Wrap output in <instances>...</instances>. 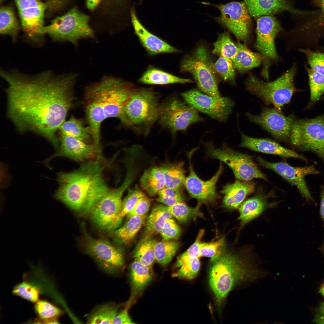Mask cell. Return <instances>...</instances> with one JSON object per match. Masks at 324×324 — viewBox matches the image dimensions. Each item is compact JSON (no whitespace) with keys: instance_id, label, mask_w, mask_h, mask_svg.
<instances>
[{"instance_id":"8fae6325","label":"cell","mask_w":324,"mask_h":324,"mask_svg":"<svg viewBox=\"0 0 324 324\" xmlns=\"http://www.w3.org/2000/svg\"><path fill=\"white\" fill-rule=\"evenodd\" d=\"M208 155L226 164L232 170L236 178L249 181L255 178L267 180L266 176L255 163L252 157L236 151L223 144L215 147L211 142L204 143Z\"/></svg>"},{"instance_id":"7c38bea8","label":"cell","mask_w":324,"mask_h":324,"mask_svg":"<svg viewBox=\"0 0 324 324\" xmlns=\"http://www.w3.org/2000/svg\"><path fill=\"white\" fill-rule=\"evenodd\" d=\"M158 119L174 136L178 131H185L192 124L204 120L196 109L175 96L160 104Z\"/></svg>"},{"instance_id":"6f0895ef","label":"cell","mask_w":324,"mask_h":324,"mask_svg":"<svg viewBox=\"0 0 324 324\" xmlns=\"http://www.w3.org/2000/svg\"><path fill=\"white\" fill-rule=\"evenodd\" d=\"M320 213L322 219L324 222V185L320 186Z\"/></svg>"},{"instance_id":"d4e9b609","label":"cell","mask_w":324,"mask_h":324,"mask_svg":"<svg viewBox=\"0 0 324 324\" xmlns=\"http://www.w3.org/2000/svg\"><path fill=\"white\" fill-rule=\"evenodd\" d=\"M255 185L256 183L253 182L238 180L226 184L220 191L224 195V206L232 209L237 208L247 196L254 192Z\"/></svg>"},{"instance_id":"7a4b0ae2","label":"cell","mask_w":324,"mask_h":324,"mask_svg":"<svg viewBox=\"0 0 324 324\" xmlns=\"http://www.w3.org/2000/svg\"><path fill=\"white\" fill-rule=\"evenodd\" d=\"M101 158L84 161L71 172L58 173L59 186L54 198L74 211L89 213L109 189L103 174L106 166L101 163Z\"/></svg>"},{"instance_id":"277c9868","label":"cell","mask_w":324,"mask_h":324,"mask_svg":"<svg viewBox=\"0 0 324 324\" xmlns=\"http://www.w3.org/2000/svg\"><path fill=\"white\" fill-rule=\"evenodd\" d=\"M135 88L131 84L122 80L104 77L100 81L86 88V99L93 100L99 103L104 110L106 118H116L126 125L124 107Z\"/></svg>"},{"instance_id":"f546056e","label":"cell","mask_w":324,"mask_h":324,"mask_svg":"<svg viewBox=\"0 0 324 324\" xmlns=\"http://www.w3.org/2000/svg\"><path fill=\"white\" fill-rule=\"evenodd\" d=\"M268 206L266 197L257 194L245 201L239 209L238 219L244 226L258 217Z\"/></svg>"},{"instance_id":"ee69618b","label":"cell","mask_w":324,"mask_h":324,"mask_svg":"<svg viewBox=\"0 0 324 324\" xmlns=\"http://www.w3.org/2000/svg\"><path fill=\"white\" fill-rule=\"evenodd\" d=\"M144 196L137 185L133 188L128 189L127 195L122 201L121 209L118 218V226L121 224L122 218L131 211L138 200Z\"/></svg>"},{"instance_id":"60d3db41","label":"cell","mask_w":324,"mask_h":324,"mask_svg":"<svg viewBox=\"0 0 324 324\" xmlns=\"http://www.w3.org/2000/svg\"><path fill=\"white\" fill-rule=\"evenodd\" d=\"M212 52L219 56L232 60L236 55L238 47L231 40L229 33L224 32L219 34L217 40L213 44Z\"/></svg>"},{"instance_id":"ac0fdd59","label":"cell","mask_w":324,"mask_h":324,"mask_svg":"<svg viewBox=\"0 0 324 324\" xmlns=\"http://www.w3.org/2000/svg\"><path fill=\"white\" fill-rule=\"evenodd\" d=\"M18 11L22 28L28 39L36 41L43 36L44 16L46 4L39 0H14Z\"/></svg>"},{"instance_id":"f6af8a7d","label":"cell","mask_w":324,"mask_h":324,"mask_svg":"<svg viewBox=\"0 0 324 324\" xmlns=\"http://www.w3.org/2000/svg\"><path fill=\"white\" fill-rule=\"evenodd\" d=\"M41 292L39 287L26 281L17 284L12 290L15 295L33 303L39 300Z\"/></svg>"},{"instance_id":"6da1fadb","label":"cell","mask_w":324,"mask_h":324,"mask_svg":"<svg viewBox=\"0 0 324 324\" xmlns=\"http://www.w3.org/2000/svg\"><path fill=\"white\" fill-rule=\"evenodd\" d=\"M0 74L8 84V115L18 129L40 134L58 149L56 133L72 106L76 75L47 70L30 75L3 70Z\"/></svg>"},{"instance_id":"3957f363","label":"cell","mask_w":324,"mask_h":324,"mask_svg":"<svg viewBox=\"0 0 324 324\" xmlns=\"http://www.w3.org/2000/svg\"><path fill=\"white\" fill-rule=\"evenodd\" d=\"M210 262L208 283L219 308L236 285L254 281L266 274L248 253L240 254L220 250Z\"/></svg>"},{"instance_id":"52a82bcc","label":"cell","mask_w":324,"mask_h":324,"mask_svg":"<svg viewBox=\"0 0 324 324\" xmlns=\"http://www.w3.org/2000/svg\"><path fill=\"white\" fill-rule=\"evenodd\" d=\"M89 20L88 16L74 7L44 26L43 32L53 41H67L76 45L80 39L94 37L93 31L88 24Z\"/></svg>"},{"instance_id":"484cf974","label":"cell","mask_w":324,"mask_h":324,"mask_svg":"<svg viewBox=\"0 0 324 324\" xmlns=\"http://www.w3.org/2000/svg\"><path fill=\"white\" fill-rule=\"evenodd\" d=\"M86 110L94 144L101 151L100 145V127L106 118L104 110L100 104L92 100L86 99Z\"/></svg>"},{"instance_id":"7402d4cb","label":"cell","mask_w":324,"mask_h":324,"mask_svg":"<svg viewBox=\"0 0 324 324\" xmlns=\"http://www.w3.org/2000/svg\"><path fill=\"white\" fill-rule=\"evenodd\" d=\"M130 14L134 32L149 55L178 52L177 49L147 30L138 20L134 8L130 9Z\"/></svg>"},{"instance_id":"d590c367","label":"cell","mask_w":324,"mask_h":324,"mask_svg":"<svg viewBox=\"0 0 324 324\" xmlns=\"http://www.w3.org/2000/svg\"><path fill=\"white\" fill-rule=\"evenodd\" d=\"M156 242L152 236L146 235L135 249L133 254L135 260L144 266L151 267L155 260L154 246Z\"/></svg>"},{"instance_id":"ba28073f","label":"cell","mask_w":324,"mask_h":324,"mask_svg":"<svg viewBox=\"0 0 324 324\" xmlns=\"http://www.w3.org/2000/svg\"><path fill=\"white\" fill-rule=\"evenodd\" d=\"M289 142L300 150L314 153L324 162V115L311 118H296Z\"/></svg>"},{"instance_id":"94428289","label":"cell","mask_w":324,"mask_h":324,"mask_svg":"<svg viewBox=\"0 0 324 324\" xmlns=\"http://www.w3.org/2000/svg\"><path fill=\"white\" fill-rule=\"evenodd\" d=\"M320 4L322 14V17L323 19L322 22L324 23V0H318Z\"/></svg>"},{"instance_id":"6125c7cd","label":"cell","mask_w":324,"mask_h":324,"mask_svg":"<svg viewBox=\"0 0 324 324\" xmlns=\"http://www.w3.org/2000/svg\"><path fill=\"white\" fill-rule=\"evenodd\" d=\"M319 292L321 294L324 298V284L319 290Z\"/></svg>"},{"instance_id":"44dd1931","label":"cell","mask_w":324,"mask_h":324,"mask_svg":"<svg viewBox=\"0 0 324 324\" xmlns=\"http://www.w3.org/2000/svg\"><path fill=\"white\" fill-rule=\"evenodd\" d=\"M60 136V144L58 151L44 161L46 164L52 159L59 157L84 162L101 156V151L99 150L94 144H87L86 142L70 136Z\"/></svg>"},{"instance_id":"ab89813d","label":"cell","mask_w":324,"mask_h":324,"mask_svg":"<svg viewBox=\"0 0 324 324\" xmlns=\"http://www.w3.org/2000/svg\"><path fill=\"white\" fill-rule=\"evenodd\" d=\"M118 307L107 303L97 307L89 315L87 320L89 324H112L118 313Z\"/></svg>"},{"instance_id":"be15d7a7","label":"cell","mask_w":324,"mask_h":324,"mask_svg":"<svg viewBox=\"0 0 324 324\" xmlns=\"http://www.w3.org/2000/svg\"><path fill=\"white\" fill-rule=\"evenodd\" d=\"M322 250H323V252L324 253V244L323 246Z\"/></svg>"},{"instance_id":"f5cc1de1","label":"cell","mask_w":324,"mask_h":324,"mask_svg":"<svg viewBox=\"0 0 324 324\" xmlns=\"http://www.w3.org/2000/svg\"><path fill=\"white\" fill-rule=\"evenodd\" d=\"M150 204V199L145 195L141 197L137 201L131 211L127 215L128 217L146 215Z\"/></svg>"},{"instance_id":"681fc988","label":"cell","mask_w":324,"mask_h":324,"mask_svg":"<svg viewBox=\"0 0 324 324\" xmlns=\"http://www.w3.org/2000/svg\"><path fill=\"white\" fill-rule=\"evenodd\" d=\"M157 201L167 206H170L182 201L183 197L179 189L165 187L159 191L157 194Z\"/></svg>"},{"instance_id":"603a6c76","label":"cell","mask_w":324,"mask_h":324,"mask_svg":"<svg viewBox=\"0 0 324 324\" xmlns=\"http://www.w3.org/2000/svg\"><path fill=\"white\" fill-rule=\"evenodd\" d=\"M242 141L239 147L262 153L278 155L286 158L299 159L305 161L308 160L303 155L292 150L286 148L278 143L267 138H258L248 136L240 132Z\"/></svg>"},{"instance_id":"5bb4252c","label":"cell","mask_w":324,"mask_h":324,"mask_svg":"<svg viewBox=\"0 0 324 324\" xmlns=\"http://www.w3.org/2000/svg\"><path fill=\"white\" fill-rule=\"evenodd\" d=\"M184 101L212 118L225 122L232 112L235 104L230 98L209 95L195 88L180 94Z\"/></svg>"},{"instance_id":"74e56055","label":"cell","mask_w":324,"mask_h":324,"mask_svg":"<svg viewBox=\"0 0 324 324\" xmlns=\"http://www.w3.org/2000/svg\"><path fill=\"white\" fill-rule=\"evenodd\" d=\"M176 266L179 268L173 276L190 280L194 278L200 268L199 258L190 256L182 254L178 258Z\"/></svg>"},{"instance_id":"11a10c76","label":"cell","mask_w":324,"mask_h":324,"mask_svg":"<svg viewBox=\"0 0 324 324\" xmlns=\"http://www.w3.org/2000/svg\"><path fill=\"white\" fill-rule=\"evenodd\" d=\"M129 316L128 309L125 308L118 313L114 320L112 324H134Z\"/></svg>"},{"instance_id":"e575fe53","label":"cell","mask_w":324,"mask_h":324,"mask_svg":"<svg viewBox=\"0 0 324 324\" xmlns=\"http://www.w3.org/2000/svg\"><path fill=\"white\" fill-rule=\"evenodd\" d=\"M20 29L19 23L12 7L2 6L0 10V33L3 35L10 37L15 42Z\"/></svg>"},{"instance_id":"d6986e66","label":"cell","mask_w":324,"mask_h":324,"mask_svg":"<svg viewBox=\"0 0 324 324\" xmlns=\"http://www.w3.org/2000/svg\"><path fill=\"white\" fill-rule=\"evenodd\" d=\"M256 159L259 165L273 170L291 184L296 186L307 201L314 202L305 180V177L307 175L320 173L314 165L296 167L284 162H270L260 156Z\"/></svg>"},{"instance_id":"91938a15","label":"cell","mask_w":324,"mask_h":324,"mask_svg":"<svg viewBox=\"0 0 324 324\" xmlns=\"http://www.w3.org/2000/svg\"><path fill=\"white\" fill-rule=\"evenodd\" d=\"M66 0H48L49 4L52 8L60 7Z\"/></svg>"},{"instance_id":"e0dca14e","label":"cell","mask_w":324,"mask_h":324,"mask_svg":"<svg viewBox=\"0 0 324 324\" xmlns=\"http://www.w3.org/2000/svg\"><path fill=\"white\" fill-rule=\"evenodd\" d=\"M246 115L251 122L259 125L275 139L289 142L293 124L296 118L293 114L285 116L275 107H264L259 115L247 112Z\"/></svg>"},{"instance_id":"f907efd6","label":"cell","mask_w":324,"mask_h":324,"mask_svg":"<svg viewBox=\"0 0 324 324\" xmlns=\"http://www.w3.org/2000/svg\"><path fill=\"white\" fill-rule=\"evenodd\" d=\"M181 230L175 220L171 218L165 222L160 232L162 240L176 239L179 237Z\"/></svg>"},{"instance_id":"4316f807","label":"cell","mask_w":324,"mask_h":324,"mask_svg":"<svg viewBox=\"0 0 324 324\" xmlns=\"http://www.w3.org/2000/svg\"><path fill=\"white\" fill-rule=\"evenodd\" d=\"M130 276L131 296L134 298L142 292L153 276L151 267L144 266L135 260L130 266Z\"/></svg>"},{"instance_id":"e7e4bbea","label":"cell","mask_w":324,"mask_h":324,"mask_svg":"<svg viewBox=\"0 0 324 324\" xmlns=\"http://www.w3.org/2000/svg\"><path fill=\"white\" fill-rule=\"evenodd\" d=\"M323 39V40H324V36H323V39ZM324 49V48H323V49Z\"/></svg>"},{"instance_id":"7bdbcfd3","label":"cell","mask_w":324,"mask_h":324,"mask_svg":"<svg viewBox=\"0 0 324 324\" xmlns=\"http://www.w3.org/2000/svg\"><path fill=\"white\" fill-rule=\"evenodd\" d=\"M178 247L177 242L170 240L156 242L154 246L155 260L162 266H166L173 258Z\"/></svg>"},{"instance_id":"816d5d0a","label":"cell","mask_w":324,"mask_h":324,"mask_svg":"<svg viewBox=\"0 0 324 324\" xmlns=\"http://www.w3.org/2000/svg\"><path fill=\"white\" fill-rule=\"evenodd\" d=\"M225 243L224 238L209 242H202L200 250V257L212 258L215 256L223 247Z\"/></svg>"},{"instance_id":"b9f144b4","label":"cell","mask_w":324,"mask_h":324,"mask_svg":"<svg viewBox=\"0 0 324 324\" xmlns=\"http://www.w3.org/2000/svg\"><path fill=\"white\" fill-rule=\"evenodd\" d=\"M200 202L196 206L193 208L182 201L168 206V208L172 217L175 218L179 223H182L197 217H203V214L200 210Z\"/></svg>"},{"instance_id":"8992f818","label":"cell","mask_w":324,"mask_h":324,"mask_svg":"<svg viewBox=\"0 0 324 324\" xmlns=\"http://www.w3.org/2000/svg\"><path fill=\"white\" fill-rule=\"evenodd\" d=\"M158 94L151 89L135 88L124 107L126 125L147 132L158 119Z\"/></svg>"},{"instance_id":"9c48e42d","label":"cell","mask_w":324,"mask_h":324,"mask_svg":"<svg viewBox=\"0 0 324 324\" xmlns=\"http://www.w3.org/2000/svg\"><path fill=\"white\" fill-rule=\"evenodd\" d=\"M213 63L206 48L201 45L192 55L183 59L180 68L181 71L188 72L192 75L200 91L211 96L219 97L220 95Z\"/></svg>"},{"instance_id":"d6a6232c","label":"cell","mask_w":324,"mask_h":324,"mask_svg":"<svg viewBox=\"0 0 324 324\" xmlns=\"http://www.w3.org/2000/svg\"><path fill=\"white\" fill-rule=\"evenodd\" d=\"M147 218L146 215L128 218V220L124 224L114 231V234L116 241L121 244L129 243L145 223Z\"/></svg>"},{"instance_id":"9a60e30c","label":"cell","mask_w":324,"mask_h":324,"mask_svg":"<svg viewBox=\"0 0 324 324\" xmlns=\"http://www.w3.org/2000/svg\"><path fill=\"white\" fill-rule=\"evenodd\" d=\"M220 15L215 19L232 33L239 41L246 42L250 34V15L244 2L214 5Z\"/></svg>"},{"instance_id":"2e32d148","label":"cell","mask_w":324,"mask_h":324,"mask_svg":"<svg viewBox=\"0 0 324 324\" xmlns=\"http://www.w3.org/2000/svg\"><path fill=\"white\" fill-rule=\"evenodd\" d=\"M83 228L86 253L104 271L110 274L116 273L124 264L122 252L108 241L92 237Z\"/></svg>"},{"instance_id":"9f6ffc18","label":"cell","mask_w":324,"mask_h":324,"mask_svg":"<svg viewBox=\"0 0 324 324\" xmlns=\"http://www.w3.org/2000/svg\"><path fill=\"white\" fill-rule=\"evenodd\" d=\"M314 322L317 324H324V302L321 303Z\"/></svg>"},{"instance_id":"836d02e7","label":"cell","mask_w":324,"mask_h":324,"mask_svg":"<svg viewBox=\"0 0 324 324\" xmlns=\"http://www.w3.org/2000/svg\"><path fill=\"white\" fill-rule=\"evenodd\" d=\"M172 217L168 206L162 205L155 206L147 218L145 227L146 235L158 234L166 221Z\"/></svg>"},{"instance_id":"4dcf8cb0","label":"cell","mask_w":324,"mask_h":324,"mask_svg":"<svg viewBox=\"0 0 324 324\" xmlns=\"http://www.w3.org/2000/svg\"><path fill=\"white\" fill-rule=\"evenodd\" d=\"M142 188L150 196H154L165 187L163 173L160 168L154 167L146 170L140 179Z\"/></svg>"},{"instance_id":"f35d334b","label":"cell","mask_w":324,"mask_h":324,"mask_svg":"<svg viewBox=\"0 0 324 324\" xmlns=\"http://www.w3.org/2000/svg\"><path fill=\"white\" fill-rule=\"evenodd\" d=\"M304 67L307 73L310 95L306 109L310 108L324 94V75L314 70L305 64Z\"/></svg>"},{"instance_id":"30bf717a","label":"cell","mask_w":324,"mask_h":324,"mask_svg":"<svg viewBox=\"0 0 324 324\" xmlns=\"http://www.w3.org/2000/svg\"><path fill=\"white\" fill-rule=\"evenodd\" d=\"M132 182L130 177L126 176L120 186L109 189L93 205L89 214L92 222L99 228L113 230L118 226L117 221L122 208V197Z\"/></svg>"},{"instance_id":"bcb514c9","label":"cell","mask_w":324,"mask_h":324,"mask_svg":"<svg viewBox=\"0 0 324 324\" xmlns=\"http://www.w3.org/2000/svg\"><path fill=\"white\" fill-rule=\"evenodd\" d=\"M214 70L224 80L229 82L232 85L235 84L236 74L232 60L219 56L213 63Z\"/></svg>"},{"instance_id":"7dc6e473","label":"cell","mask_w":324,"mask_h":324,"mask_svg":"<svg viewBox=\"0 0 324 324\" xmlns=\"http://www.w3.org/2000/svg\"><path fill=\"white\" fill-rule=\"evenodd\" d=\"M34 309L38 318L42 319L58 318L64 314L59 307L45 300H39L35 302Z\"/></svg>"},{"instance_id":"83f0119b","label":"cell","mask_w":324,"mask_h":324,"mask_svg":"<svg viewBox=\"0 0 324 324\" xmlns=\"http://www.w3.org/2000/svg\"><path fill=\"white\" fill-rule=\"evenodd\" d=\"M236 44L238 50L232 61L237 70L243 72L258 67L263 62L264 58L260 53L251 51L244 44L239 42Z\"/></svg>"},{"instance_id":"5b68a950","label":"cell","mask_w":324,"mask_h":324,"mask_svg":"<svg viewBox=\"0 0 324 324\" xmlns=\"http://www.w3.org/2000/svg\"><path fill=\"white\" fill-rule=\"evenodd\" d=\"M296 63L280 77L274 81L265 82L250 74L245 82L247 90L256 96L267 105L272 104L281 111L289 104L293 94L298 91L294 79L297 70Z\"/></svg>"},{"instance_id":"680465c9","label":"cell","mask_w":324,"mask_h":324,"mask_svg":"<svg viewBox=\"0 0 324 324\" xmlns=\"http://www.w3.org/2000/svg\"><path fill=\"white\" fill-rule=\"evenodd\" d=\"M86 0L87 7L88 9L91 10L94 9L101 1V0Z\"/></svg>"},{"instance_id":"4fadbf2b","label":"cell","mask_w":324,"mask_h":324,"mask_svg":"<svg viewBox=\"0 0 324 324\" xmlns=\"http://www.w3.org/2000/svg\"><path fill=\"white\" fill-rule=\"evenodd\" d=\"M281 26L276 18L272 15H264L256 18V38L255 46L263 56L262 74L268 78L269 67L278 58L275 39L281 30Z\"/></svg>"},{"instance_id":"f1b7e54d","label":"cell","mask_w":324,"mask_h":324,"mask_svg":"<svg viewBox=\"0 0 324 324\" xmlns=\"http://www.w3.org/2000/svg\"><path fill=\"white\" fill-rule=\"evenodd\" d=\"M138 81L144 84L159 85L194 82L190 79L181 78L151 66L144 72Z\"/></svg>"},{"instance_id":"db71d44e","label":"cell","mask_w":324,"mask_h":324,"mask_svg":"<svg viewBox=\"0 0 324 324\" xmlns=\"http://www.w3.org/2000/svg\"><path fill=\"white\" fill-rule=\"evenodd\" d=\"M204 233V230H200L194 242L182 254L190 256L199 258L200 257V250L202 242L201 239Z\"/></svg>"},{"instance_id":"c3c4849f","label":"cell","mask_w":324,"mask_h":324,"mask_svg":"<svg viewBox=\"0 0 324 324\" xmlns=\"http://www.w3.org/2000/svg\"><path fill=\"white\" fill-rule=\"evenodd\" d=\"M305 56L309 68L324 75V52L308 48L296 50Z\"/></svg>"},{"instance_id":"ffe728a7","label":"cell","mask_w":324,"mask_h":324,"mask_svg":"<svg viewBox=\"0 0 324 324\" xmlns=\"http://www.w3.org/2000/svg\"><path fill=\"white\" fill-rule=\"evenodd\" d=\"M195 149L188 153L189 173L186 178L184 184L190 197L204 202L213 201L218 197L216 184L221 174L223 167L220 163L219 169L210 179L204 181L199 177L194 171L191 162L192 154Z\"/></svg>"},{"instance_id":"1f68e13d","label":"cell","mask_w":324,"mask_h":324,"mask_svg":"<svg viewBox=\"0 0 324 324\" xmlns=\"http://www.w3.org/2000/svg\"><path fill=\"white\" fill-rule=\"evenodd\" d=\"M182 162H167L160 167L164 178L165 187L179 189L184 184L185 179V171Z\"/></svg>"},{"instance_id":"8d00e7d4","label":"cell","mask_w":324,"mask_h":324,"mask_svg":"<svg viewBox=\"0 0 324 324\" xmlns=\"http://www.w3.org/2000/svg\"><path fill=\"white\" fill-rule=\"evenodd\" d=\"M58 129L60 135L72 136L85 142L92 137L89 126H85L81 121L73 116L64 121Z\"/></svg>"},{"instance_id":"cb8c5ba5","label":"cell","mask_w":324,"mask_h":324,"mask_svg":"<svg viewBox=\"0 0 324 324\" xmlns=\"http://www.w3.org/2000/svg\"><path fill=\"white\" fill-rule=\"evenodd\" d=\"M251 16L257 18L283 11L294 14H309L311 12L296 9L290 0H244Z\"/></svg>"}]
</instances>
